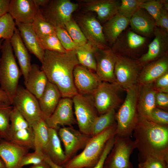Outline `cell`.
Instances as JSON below:
<instances>
[{"label": "cell", "instance_id": "cell-1", "mask_svg": "<svg viewBox=\"0 0 168 168\" xmlns=\"http://www.w3.org/2000/svg\"><path fill=\"white\" fill-rule=\"evenodd\" d=\"M41 69L48 81L55 85L62 97L72 98L78 94L75 86L73 72L79 64L75 50L65 53L45 50Z\"/></svg>", "mask_w": 168, "mask_h": 168}, {"label": "cell", "instance_id": "cell-2", "mask_svg": "<svg viewBox=\"0 0 168 168\" xmlns=\"http://www.w3.org/2000/svg\"><path fill=\"white\" fill-rule=\"evenodd\" d=\"M133 135L140 161L152 156L168 162V126L159 125L138 116Z\"/></svg>", "mask_w": 168, "mask_h": 168}, {"label": "cell", "instance_id": "cell-3", "mask_svg": "<svg viewBox=\"0 0 168 168\" xmlns=\"http://www.w3.org/2000/svg\"><path fill=\"white\" fill-rule=\"evenodd\" d=\"M116 123L91 137L83 151L67 161L64 168H91L99 160L108 141L116 134Z\"/></svg>", "mask_w": 168, "mask_h": 168}, {"label": "cell", "instance_id": "cell-4", "mask_svg": "<svg viewBox=\"0 0 168 168\" xmlns=\"http://www.w3.org/2000/svg\"><path fill=\"white\" fill-rule=\"evenodd\" d=\"M1 50L0 88L7 94L12 105L22 73L16 61L10 40L3 41Z\"/></svg>", "mask_w": 168, "mask_h": 168}, {"label": "cell", "instance_id": "cell-5", "mask_svg": "<svg viewBox=\"0 0 168 168\" xmlns=\"http://www.w3.org/2000/svg\"><path fill=\"white\" fill-rule=\"evenodd\" d=\"M139 86L138 84L127 90L124 101L116 112V134L131 137L138 123L137 105Z\"/></svg>", "mask_w": 168, "mask_h": 168}, {"label": "cell", "instance_id": "cell-6", "mask_svg": "<svg viewBox=\"0 0 168 168\" xmlns=\"http://www.w3.org/2000/svg\"><path fill=\"white\" fill-rule=\"evenodd\" d=\"M74 114L79 130L90 136L92 125L99 116L92 95L77 94L72 98Z\"/></svg>", "mask_w": 168, "mask_h": 168}, {"label": "cell", "instance_id": "cell-7", "mask_svg": "<svg viewBox=\"0 0 168 168\" xmlns=\"http://www.w3.org/2000/svg\"><path fill=\"white\" fill-rule=\"evenodd\" d=\"M136 148L128 136L116 134L114 144L105 161L104 168H133L130 157Z\"/></svg>", "mask_w": 168, "mask_h": 168}, {"label": "cell", "instance_id": "cell-8", "mask_svg": "<svg viewBox=\"0 0 168 168\" xmlns=\"http://www.w3.org/2000/svg\"><path fill=\"white\" fill-rule=\"evenodd\" d=\"M12 105L19 111L31 127L43 118L38 100L21 85L18 86Z\"/></svg>", "mask_w": 168, "mask_h": 168}, {"label": "cell", "instance_id": "cell-9", "mask_svg": "<svg viewBox=\"0 0 168 168\" xmlns=\"http://www.w3.org/2000/svg\"><path fill=\"white\" fill-rule=\"evenodd\" d=\"M78 6L70 0H53L39 9L43 17L54 26L64 28Z\"/></svg>", "mask_w": 168, "mask_h": 168}, {"label": "cell", "instance_id": "cell-10", "mask_svg": "<svg viewBox=\"0 0 168 168\" xmlns=\"http://www.w3.org/2000/svg\"><path fill=\"white\" fill-rule=\"evenodd\" d=\"M123 89L116 83L102 82L92 95L97 111L100 115L120 106L119 92Z\"/></svg>", "mask_w": 168, "mask_h": 168}, {"label": "cell", "instance_id": "cell-11", "mask_svg": "<svg viewBox=\"0 0 168 168\" xmlns=\"http://www.w3.org/2000/svg\"><path fill=\"white\" fill-rule=\"evenodd\" d=\"M114 74L117 83L124 90L137 84L142 65L124 56L117 55Z\"/></svg>", "mask_w": 168, "mask_h": 168}, {"label": "cell", "instance_id": "cell-12", "mask_svg": "<svg viewBox=\"0 0 168 168\" xmlns=\"http://www.w3.org/2000/svg\"><path fill=\"white\" fill-rule=\"evenodd\" d=\"M76 22L88 41L99 49L109 48L103 32V27L95 16L89 14L83 15Z\"/></svg>", "mask_w": 168, "mask_h": 168}, {"label": "cell", "instance_id": "cell-13", "mask_svg": "<svg viewBox=\"0 0 168 168\" xmlns=\"http://www.w3.org/2000/svg\"><path fill=\"white\" fill-rule=\"evenodd\" d=\"M58 133L64 147L67 162L78 151L83 149L91 138L72 126L60 128Z\"/></svg>", "mask_w": 168, "mask_h": 168}, {"label": "cell", "instance_id": "cell-14", "mask_svg": "<svg viewBox=\"0 0 168 168\" xmlns=\"http://www.w3.org/2000/svg\"><path fill=\"white\" fill-rule=\"evenodd\" d=\"M95 57L96 62V73L102 82L116 83L114 74L117 55L109 47L97 49Z\"/></svg>", "mask_w": 168, "mask_h": 168}, {"label": "cell", "instance_id": "cell-15", "mask_svg": "<svg viewBox=\"0 0 168 168\" xmlns=\"http://www.w3.org/2000/svg\"><path fill=\"white\" fill-rule=\"evenodd\" d=\"M73 77L78 93L83 95H92L102 82L96 72L80 64L74 68Z\"/></svg>", "mask_w": 168, "mask_h": 168}, {"label": "cell", "instance_id": "cell-16", "mask_svg": "<svg viewBox=\"0 0 168 168\" xmlns=\"http://www.w3.org/2000/svg\"><path fill=\"white\" fill-rule=\"evenodd\" d=\"M72 98L62 97L52 114L44 119L49 128L57 129L58 125L72 126L77 123Z\"/></svg>", "mask_w": 168, "mask_h": 168}, {"label": "cell", "instance_id": "cell-17", "mask_svg": "<svg viewBox=\"0 0 168 168\" xmlns=\"http://www.w3.org/2000/svg\"><path fill=\"white\" fill-rule=\"evenodd\" d=\"M146 41V37L129 29L121 34L111 49L117 55L132 54L142 49Z\"/></svg>", "mask_w": 168, "mask_h": 168}, {"label": "cell", "instance_id": "cell-18", "mask_svg": "<svg viewBox=\"0 0 168 168\" xmlns=\"http://www.w3.org/2000/svg\"><path fill=\"white\" fill-rule=\"evenodd\" d=\"M154 38L148 46L147 52L137 60L142 65L156 60L166 54L168 49V33L156 26Z\"/></svg>", "mask_w": 168, "mask_h": 168}, {"label": "cell", "instance_id": "cell-19", "mask_svg": "<svg viewBox=\"0 0 168 168\" xmlns=\"http://www.w3.org/2000/svg\"><path fill=\"white\" fill-rule=\"evenodd\" d=\"M77 1L83 6L86 11L96 12L98 20L105 23L118 13L120 4V2L116 0H79Z\"/></svg>", "mask_w": 168, "mask_h": 168}, {"label": "cell", "instance_id": "cell-20", "mask_svg": "<svg viewBox=\"0 0 168 168\" xmlns=\"http://www.w3.org/2000/svg\"><path fill=\"white\" fill-rule=\"evenodd\" d=\"M38 8L33 0H11L8 13L15 21L31 24Z\"/></svg>", "mask_w": 168, "mask_h": 168}, {"label": "cell", "instance_id": "cell-21", "mask_svg": "<svg viewBox=\"0 0 168 168\" xmlns=\"http://www.w3.org/2000/svg\"><path fill=\"white\" fill-rule=\"evenodd\" d=\"M140 71L138 82L140 86L153 83L159 77L168 72L167 54L149 62Z\"/></svg>", "mask_w": 168, "mask_h": 168}, {"label": "cell", "instance_id": "cell-22", "mask_svg": "<svg viewBox=\"0 0 168 168\" xmlns=\"http://www.w3.org/2000/svg\"><path fill=\"white\" fill-rule=\"evenodd\" d=\"M29 150L10 141L0 140V157L3 161L6 168H23L20 166V162Z\"/></svg>", "mask_w": 168, "mask_h": 168}, {"label": "cell", "instance_id": "cell-23", "mask_svg": "<svg viewBox=\"0 0 168 168\" xmlns=\"http://www.w3.org/2000/svg\"><path fill=\"white\" fill-rule=\"evenodd\" d=\"M139 86L137 105L138 116L150 120L152 112L156 107L155 96L156 91L153 83Z\"/></svg>", "mask_w": 168, "mask_h": 168}, {"label": "cell", "instance_id": "cell-24", "mask_svg": "<svg viewBox=\"0 0 168 168\" xmlns=\"http://www.w3.org/2000/svg\"><path fill=\"white\" fill-rule=\"evenodd\" d=\"M21 37L27 49L34 54L41 63L45 50L41 47L38 39L31 24H23L15 21Z\"/></svg>", "mask_w": 168, "mask_h": 168}, {"label": "cell", "instance_id": "cell-25", "mask_svg": "<svg viewBox=\"0 0 168 168\" xmlns=\"http://www.w3.org/2000/svg\"><path fill=\"white\" fill-rule=\"evenodd\" d=\"M61 97V94L57 87L48 81L43 92L38 99L44 119L52 114Z\"/></svg>", "mask_w": 168, "mask_h": 168}, {"label": "cell", "instance_id": "cell-26", "mask_svg": "<svg viewBox=\"0 0 168 168\" xmlns=\"http://www.w3.org/2000/svg\"><path fill=\"white\" fill-rule=\"evenodd\" d=\"M10 41L13 50L18 60L25 83L27 81L32 64L28 49L23 43L16 27Z\"/></svg>", "mask_w": 168, "mask_h": 168}, {"label": "cell", "instance_id": "cell-27", "mask_svg": "<svg viewBox=\"0 0 168 168\" xmlns=\"http://www.w3.org/2000/svg\"><path fill=\"white\" fill-rule=\"evenodd\" d=\"M129 24L133 31L145 37L153 34L156 26L154 19L147 11L140 8L129 19Z\"/></svg>", "mask_w": 168, "mask_h": 168}, {"label": "cell", "instance_id": "cell-28", "mask_svg": "<svg viewBox=\"0 0 168 168\" xmlns=\"http://www.w3.org/2000/svg\"><path fill=\"white\" fill-rule=\"evenodd\" d=\"M48 81L45 74L39 66L33 64L24 83L26 89L38 100L43 92Z\"/></svg>", "mask_w": 168, "mask_h": 168}, {"label": "cell", "instance_id": "cell-29", "mask_svg": "<svg viewBox=\"0 0 168 168\" xmlns=\"http://www.w3.org/2000/svg\"><path fill=\"white\" fill-rule=\"evenodd\" d=\"M129 24V20L117 13L105 22L103 32L107 42L113 44Z\"/></svg>", "mask_w": 168, "mask_h": 168}, {"label": "cell", "instance_id": "cell-30", "mask_svg": "<svg viewBox=\"0 0 168 168\" xmlns=\"http://www.w3.org/2000/svg\"><path fill=\"white\" fill-rule=\"evenodd\" d=\"M43 153L54 162L61 166L67 162L57 129L49 128V140Z\"/></svg>", "mask_w": 168, "mask_h": 168}, {"label": "cell", "instance_id": "cell-31", "mask_svg": "<svg viewBox=\"0 0 168 168\" xmlns=\"http://www.w3.org/2000/svg\"><path fill=\"white\" fill-rule=\"evenodd\" d=\"M97 49L93 44L87 41L85 44L77 46L75 50L79 64L95 72L96 70L95 54Z\"/></svg>", "mask_w": 168, "mask_h": 168}, {"label": "cell", "instance_id": "cell-32", "mask_svg": "<svg viewBox=\"0 0 168 168\" xmlns=\"http://www.w3.org/2000/svg\"><path fill=\"white\" fill-rule=\"evenodd\" d=\"M34 138V150L43 152L49 137V127L43 118L31 127Z\"/></svg>", "mask_w": 168, "mask_h": 168}, {"label": "cell", "instance_id": "cell-33", "mask_svg": "<svg viewBox=\"0 0 168 168\" xmlns=\"http://www.w3.org/2000/svg\"><path fill=\"white\" fill-rule=\"evenodd\" d=\"M115 110L113 109L100 115L95 120L91 130V137L100 133L116 123Z\"/></svg>", "mask_w": 168, "mask_h": 168}, {"label": "cell", "instance_id": "cell-34", "mask_svg": "<svg viewBox=\"0 0 168 168\" xmlns=\"http://www.w3.org/2000/svg\"><path fill=\"white\" fill-rule=\"evenodd\" d=\"M31 24L38 38L56 33L55 27L43 17L39 8Z\"/></svg>", "mask_w": 168, "mask_h": 168}, {"label": "cell", "instance_id": "cell-35", "mask_svg": "<svg viewBox=\"0 0 168 168\" xmlns=\"http://www.w3.org/2000/svg\"><path fill=\"white\" fill-rule=\"evenodd\" d=\"M9 141L29 149H35L34 133L30 126L14 133L11 136Z\"/></svg>", "mask_w": 168, "mask_h": 168}, {"label": "cell", "instance_id": "cell-36", "mask_svg": "<svg viewBox=\"0 0 168 168\" xmlns=\"http://www.w3.org/2000/svg\"><path fill=\"white\" fill-rule=\"evenodd\" d=\"M12 105L0 102V138L9 141L10 117L13 109Z\"/></svg>", "mask_w": 168, "mask_h": 168}, {"label": "cell", "instance_id": "cell-37", "mask_svg": "<svg viewBox=\"0 0 168 168\" xmlns=\"http://www.w3.org/2000/svg\"><path fill=\"white\" fill-rule=\"evenodd\" d=\"M15 21L8 13L0 17V40H10L16 28Z\"/></svg>", "mask_w": 168, "mask_h": 168}, {"label": "cell", "instance_id": "cell-38", "mask_svg": "<svg viewBox=\"0 0 168 168\" xmlns=\"http://www.w3.org/2000/svg\"><path fill=\"white\" fill-rule=\"evenodd\" d=\"M64 28L77 46H82L87 42L79 26L72 18L66 23Z\"/></svg>", "mask_w": 168, "mask_h": 168}, {"label": "cell", "instance_id": "cell-39", "mask_svg": "<svg viewBox=\"0 0 168 168\" xmlns=\"http://www.w3.org/2000/svg\"><path fill=\"white\" fill-rule=\"evenodd\" d=\"M38 39L40 45L44 50L60 53L67 51L62 46L56 33Z\"/></svg>", "mask_w": 168, "mask_h": 168}, {"label": "cell", "instance_id": "cell-40", "mask_svg": "<svg viewBox=\"0 0 168 168\" xmlns=\"http://www.w3.org/2000/svg\"><path fill=\"white\" fill-rule=\"evenodd\" d=\"M146 0H121L118 13L129 20Z\"/></svg>", "mask_w": 168, "mask_h": 168}, {"label": "cell", "instance_id": "cell-41", "mask_svg": "<svg viewBox=\"0 0 168 168\" xmlns=\"http://www.w3.org/2000/svg\"><path fill=\"white\" fill-rule=\"evenodd\" d=\"M29 127L28 123L22 115L13 107L10 117V139L11 135L15 132Z\"/></svg>", "mask_w": 168, "mask_h": 168}, {"label": "cell", "instance_id": "cell-42", "mask_svg": "<svg viewBox=\"0 0 168 168\" xmlns=\"http://www.w3.org/2000/svg\"><path fill=\"white\" fill-rule=\"evenodd\" d=\"M163 7L162 0H146L140 6L154 19L158 26L161 11Z\"/></svg>", "mask_w": 168, "mask_h": 168}, {"label": "cell", "instance_id": "cell-43", "mask_svg": "<svg viewBox=\"0 0 168 168\" xmlns=\"http://www.w3.org/2000/svg\"><path fill=\"white\" fill-rule=\"evenodd\" d=\"M55 30L57 37L66 50L68 51L75 49L77 46L64 27L56 26Z\"/></svg>", "mask_w": 168, "mask_h": 168}, {"label": "cell", "instance_id": "cell-44", "mask_svg": "<svg viewBox=\"0 0 168 168\" xmlns=\"http://www.w3.org/2000/svg\"><path fill=\"white\" fill-rule=\"evenodd\" d=\"M45 161L44 154L42 152H28L22 157L19 163L20 166L23 167L25 166L37 165Z\"/></svg>", "mask_w": 168, "mask_h": 168}, {"label": "cell", "instance_id": "cell-45", "mask_svg": "<svg viewBox=\"0 0 168 168\" xmlns=\"http://www.w3.org/2000/svg\"><path fill=\"white\" fill-rule=\"evenodd\" d=\"M141 161L139 164L147 168H168V162L153 156H147Z\"/></svg>", "mask_w": 168, "mask_h": 168}, {"label": "cell", "instance_id": "cell-46", "mask_svg": "<svg viewBox=\"0 0 168 168\" xmlns=\"http://www.w3.org/2000/svg\"><path fill=\"white\" fill-rule=\"evenodd\" d=\"M149 120L159 125L168 126V112L156 107L152 112Z\"/></svg>", "mask_w": 168, "mask_h": 168}, {"label": "cell", "instance_id": "cell-47", "mask_svg": "<svg viewBox=\"0 0 168 168\" xmlns=\"http://www.w3.org/2000/svg\"><path fill=\"white\" fill-rule=\"evenodd\" d=\"M115 135L107 142L99 160L96 164L91 168H104L105 161L114 144Z\"/></svg>", "mask_w": 168, "mask_h": 168}, {"label": "cell", "instance_id": "cell-48", "mask_svg": "<svg viewBox=\"0 0 168 168\" xmlns=\"http://www.w3.org/2000/svg\"><path fill=\"white\" fill-rule=\"evenodd\" d=\"M153 86L156 92H168V72L162 75L154 82Z\"/></svg>", "mask_w": 168, "mask_h": 168}, {"label": "cell", "instance_id": "cell-49", "mask_svg": "<svg viewBox=\"0 0 168 168\" xmlns=\"http://www.w3.org/2000/svg\"><path fill=\"white\" fill-rule=\"evenodd\" d=\"M155 99L156 107L167 111L168 107V93L156 92Z\"/></svg>", "mask_w": 168, "mask_h": 168}, {"label": "cell", "instance_id": "cell-50", "mask_svg": "<svg viewBox=\"0 0 168 168\" xmlns=\"http://www.w3.org/2000/svg\"><path fill=\"white\" fill-rule=\"evenodd\" d=\"M157 27L168 32V10L163 7L161 11Z\"/></svg>", "mask_w": 168, "mask_h": 168}, {"label": "cell", "instance_id": "cell-51", "mask_svg": "<svg viewBox=\"0 0 168 168\" xmlns=\"http://www.w3.org/2000/svg\"><path fill=\"white\" fill-rule=\"evenodd\" d=\"M10 0H0V17L8 13Z\"/></svg>", "mask_w": 168, "mask_h": 168}, {"label": "cell", "instance_id": "cell-52", "mask_svg": "<svg viewBox=\"0 0 168 168\" xmlns=\"http://www.w3.org/2000/svg\"><path fill=\"white\" fill-rule=\"evenodd\" d=\"M0 102L12 105L11 101L7 95L6 92L0 88Z\"/></svg>", "mask_w": 168, "mask_h": 168}, {"label": "cell", "instance_id": "cell-53", "mask_svg": "<svg viewBox=\"0 0 168 168\" xmlns=\"http://www.w3.org/2000/svg\"><path fill=\"white\" fill-rule=\"evenodd\" d=\"M44 160L50 166L51 168H64L54 162L48 156L44 154Z\"/></svg>", "mask_w": 168, "mask_h": 168}, {"label": "cell", "instance_id": "cell-54", "mask_svg": "<svg viewBox=\"0 0 168 168\" xmlns=\"http://www.w3.org/2000/svg\"><path fill=\"white\" fill-rule=\"evenodd\" d=\"M33 1L38 8L45 6L49 2V0H33Z\"/></svg>", "mask_w": 168, "mask_h": 168}, {"label": "cell", "instance_id": "cell-55", "mask_svg": "<svg viewBox=\"0 0 168 168\" xmlns=\"http://www.w3.org/2000/svg\"><path fill=\"white\" fill-rule=\"evenodd\" d=\"M29 168H51V167L45 161L39 164L31 165Z\"/></svg>", "mask_w": 168, "mask_h": 168}, {"label": "cell", "instance_id": "cell-56", "mask_svg": "<svg viewBox=\"0 0 168 168\" xmlns=\"http://www.w3.org/2000/svg\"><path fill=\"white\" fill-rule=\"evenodd\" d=\"M162 1L164 7L168 10V1L167 0H162Z\"/></svg>", "mask_w": 168, "mask_h": 168}, {"label": "cell", "instance_id": "cell-57", "mask_svg": "<svg viewBox=\"0 0 168 168\" xmlns=\"http://www.w3.org/2000/svg\"><path fill=\"white\" fill-rule=\"evenodd\" d=\"M0 168H6L5 164L1 159L0 157Z\"/></svg>", "mask_w": 168, "mask_h": 168}, {"label": "cell", "instance_id": "cell-58", "mask_svg": "<svg viewBox=\"0 0 168 168\" xmlns=\"http://www.w3.org/2000/svg\"><path fill=\"white\" fill-rule=\"evenodd\" d=\"M3 41L4 40L3 39H2L0 40V51L1 50L2 44Z\"/></svg>", "mask_w": 168, "mask_h": 168}, {"label": "cell", "instance_id": "cell-59", "mask_svg": "<svg viewBox=\"0 0 168 168\" xmlns=\"http://www.w3.org/2000/svg\"><path fill=\"white\" fill-rule=\"evenodd\" d=\"M138 168H147L142 165L140 164H139Z\"/></svg>", "mask_w": 168, "mask_h": 168}, {"label": "cell", "instance_id": "cell-60", "mask_svg": "<svg viewBox=\"0 0 168 168\" xmlns=\"http://www.w3.org/2000/svg\"><path fill=\"white\" fill-rule=\"evenodd\" d=\"M1 138H0V140Z\"/></svg>", "mask_w": 168, "mask_h": 168}]
</instances>
